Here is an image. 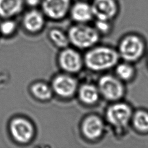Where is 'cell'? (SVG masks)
<instances>
[{
    "label": "cell",
    "mask_w": 148,
    "mask_h": 148,
    "mask_svg": "<svg viewBox=\"0 0 148 148\" xmlns=\"http://www.w3.org/2000/svg\"><path fill=\"white\" fill-rule=\"evenodd\" d=\"M16 27L15 23L12 21H6L0 25V30L4 34H11Z\"/></svg>",
    "instance_id": "cell-21"
},
{
    "label": "cell",
    "mask_w": 148,
    "mask_h": 148,
    "mask_svg": "<svg viewBox=\"0 0 148 148\" xmlns=\"http://www.w3.org/2000/svg\"><path fill=\"white\" fill-rule=\"evenodd\" d=\"M59 62L61 68L66 72H77L82 68L83 60L82 56L73 49H64L60 54Z\"/></svg>",
    "instance_id": "cell-10"
},
{
    "label": "cell",
    "mask_w": 148,
    "mask_h": 148,
    "mask_svg": "<svg viewBox=\"0 0 148 148\" xmlns=\"http://www.w3.org/2000/svg\"><path fill=\"white\" fill-rule=\"evenodd\" d=\"M119 54L108 47H97L92 49L85 55L84 62L88 68L101 71L112 68L116 65Z\"/></svg>",
    "instance_id": "cell-1"
},
{
    "label": "cell",
    "mask_w": 148,
    "mask_h": 148,
    "mask_svg": "<svg viewBox=\"0 0 148 148\" xmlns=\"http://www.w3.org/2000/svg\"><path fill=\"white\" fill-rule=\"evenodd\" d=\"M68 18L73 23H92L95 17L91 3L82 0H73Z\"/></svg>",
    "instance_id": "cell-7"
},
{
    "label": "cell",
    "mask_w": 148,
    "mask_h": 148,
    "mask_svg": "<svg viewBox=\"0 0 148 148\" xmlns=\"http://www.w3.org/2000/svg\"><path fill=\"white\" fill-rule=\"evenodd\" d=\"M116 74L118 78L122 80H128L134 74L132 66L127 63H122L118 65L116 69Z\"/></svg>",
    "instance_id": "cell-20"
},
{
    "label": "cell",
    "mask_w": 148,
    "mask_h": 148,
    "mask_svg": "<svg viewBox=\"0 0 148 148\" xmlns=\"http://www.w3.org/2000/svg\"><path fill=\"white\" fill-rule=\"evenodd\" d=\"M73 0H42L40 7L48 21L59 23L68 18Z\"/></svg>",
    "instance_id": "cell-3"
},
{
    "label": "cell",
    "mask_w": 148,
    "mask_h": 148,
    "mask_svg": "<svg viewBox=\"0 0 148 148\" xmlns=\"http://www.w3.org/2000/svg\"><path fill=\"white\" fill-rule=\"evenodd\" d=\"M48 36L53 43L59 48H66L70 44L67 32L58 27L51 28L49 31Z\"/></svg>",
    "instance_id": "cell-16"
},
{
    "label": "cell",
    "mask_w": 148,
    "mask_h": 148,
    "mask_svg": "<svg viewBox=\"0 0 148 148\" xmlns=\"http://www.w3.org/2000/svg\"><path fill=\"white\" fill-rule=\"evenodd\" d=\"M70 43L79 49L90 48L100 40V34L92 23H73L67 31Z\"/></svg>",
    "instance_id": "cell-2"
},
{
    "label": "cell",
    "mask_w": 148,
    "mask_h": 148,
    "mask_svg": "<svg viewBox=\"0 0 148 148\" xmlns=\"http://www.w3.org/2000/svg\"><path fill=\"white\" fill-rule=\"evenodd\" d=\"M48 22L40 8H31L25 14L23 18L24 28L32 34H38L42 32Z\"/></svg>",
    "instance_id": "cell-9"
},
{
    "label": "cell",
    "mask_w": 148,
    "mask_h": 148,
    "mask_svg": "<svg viewBox=\"0 0 148 148\" xmlns=\"http://www.w3.org/2000/svg\"><path fill=\"white\" fill-rule=\"evenodd\" d=\"M100 92L97 87L92 84L82 85L79 89L78 96L80 100L86 104H94L98 101Z\"/></svg>",
    "instance_id": "cell-15"
},
{
    "label": "cell",
    "mask_w": 148,
    "mask_h": 148,
    "mask_svg": "<svg viewBox=\"0 0 148 148\" xmlns=\"http://www.w3.org/2000/svg\"><path fill=\"white\" fill-rule=\"evenodd\" d=\"M132 116V110L127 104L119 103L110 106L106 112V118L110 124L121 127L128 123Z\"/></svg>",
    "instance_id": "cell-8"
},
{
    "label": "cell",
    "mask_w": 148,
    "mask_h": 148,
    "mask_svg": "<svg viewBox=\"0 0 148 148\" xmlns=\"http://www.w3.org/2000/svg\"><path fill=\"white\" fill-rule=\"evenodd\" d=\"M24 3L27 4L31 8H40L42 0H23Z\"/></svg>",
    "instance_id": "cell-22"
},
{
    "label": "cell",
    "mask_w": 148,
    "mask_h": 148,
    "mask_svg": "<svg viewBox=\"0 0 148 148\" xmlns=\"http://www.w3.org/2000/svg\"><path fill=\"white\" fill-rule=\"evenodd\" d=\"M99 90L106 100L115 101L120 99L124 94V87L119 78L111 75H106L100 78Z\"/></svg>",
    "instance_id": "cell-6"
},
{
    "label": "cell",
    "mask_w": 148,
    "mask_h": 148,
    "mask_svg": "<svg viewBox=\"0 0 148 148\" xmlns=\"http://www.w3.org/2000/svg\"><path fill=\"white\" fill-rule=\"evenodd\" d=\"M82 132L86 138L95 140L102 136L104 130V124L102 119L96 115L87 117L82 124Z\"/></svg>",
    "instance_id": "cell-13"
},
{
    "label": "cell",
    "mask_w": 148,
    "mask_h": 148,
    "mask_svg": "<svg viewBox=\"0 0 148 148\" xmlns=\"http://www.w3.org/2000/svg\"><path fill=\"white\" fill-rule=\"evenodd\" d=\"M23 0H0V15L4 17L14 16L22 11Z\"/></svg>",
    "instance_id": "cell-14"
},
{
    "label": "cell",
    "mask_w": 148,
    "mask_h": 148,
    "mask_svg": "<svg viewBox=\"0 0 148 148\" xmlns=\"http://www.w3.org/2000/svg\"><path fill=\"white\" fill-rule=\"evenodd\" d=\"M133 122L135 127L141 132L148 131V113L144 111H138L135 114Z\"/></svg>",
    "instance_id": "cell-19"
},
{
    "label": "cell",
    "mask_w": 148,
    "mask_h": 148,
    "mask_svg": "<svg viewBox=\"0 0 148 148\" xmlns=\"http://www.w3.org/2000/svg\"><path fill=\"white\" fill-rule=\"evenodd\" d=\"M77 88L76 80L66 74L56 76L52 82V90L58 96L64 98L72 96Z\"/></svg>",
    "instance_id": "cell-11"
},
{
    "label": "cell",
    "mask_w": 148,
    "mask_h": 148,
    "mask_svg": "<svg viewBox=\"0 0 148 148\" xmlns=\"http://www.w3.org/2000/svg\"><path fill=\"white\" fill-rule=\"evenodd\" d=\"M114 21L104 19H94L92 24L96 30L101 36L109 34L114 27Z\"/></svg>",
    "instance_id": "cell-18"
},
{
    "label": "cell",
    "mask_w": 148,
    "mask_h": 148,
    "mask_svg": "<svg viewBox=\"0 0 148 148\" xmlns=\"http://www.w3.org/2000/svg\"><path fill=\"white\" fill-rule=\"evenodd\" d=\"M10 130L14 138L21 143L28 142L32 138L34 133L32 124L22 118L13 120L10 125Z\"/></svg>",
    "instance_id": "cell-12"
},
{
    "label": "cell",
    "mask_w": 148,
    "mask_h": 148,
    "mask_svg": "<svg viewBox=\"0 0 148 148\" xmlns=\"http://www.w3.org/2000/svg\"><path fill=\"white\" fill-rule=\"evenodd\" d=\"M82 1H86V2H90L91 3L93 0H82Z\"/></svg>",
    "instance_id": "cell-23"
},
{
    "label": "cell",
    "mask_w": 148,
    "mask_h": 148,
    "mask_svg": "<svg viewBox=\"0 0 148 148\" xmlns=\"http://www.w3.org/2000/svg\"><path fill=\"white\" fill-rule=\"evenodd\" d=\"M144 43L138 34H128L121 39L119 43V56L127 61L137 60L142 55Z\"/></svg>",
    "instance_id": "cell-4"
},
{
    "label": "cell",
    "mask_w": 148,
    "mask_h": 148,
    "mask_svg": "<svg viewBox=\"0 0 148 148\" xmlns=\"http://www.w3.org/2000/svg\"><path fill=\"white\" fill-rule=\"evenodd\" d=\"M31 90L32 94L39 100H49L52 97L53 94L52 88L42 82H38L34 84Z\"/></svg>",
    "instance_id": "cell-17"
},
{
    "label": "cell",
    "mask_w": 148,
    "mask_h": 148,
    "mask_svg": "<svg viewBox=\"0 0 148 148\" xmlns=\"http://www.w3.org/2000/svg\"><path fill=\"white\" fill-rule=\"evenodd\" d=\"M91 4L94 19L114 21L120 15L121 5L119 0H93Z\"/></svg>",
    "instance_id": "cell-5"
}]
</instances>
